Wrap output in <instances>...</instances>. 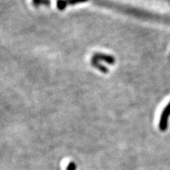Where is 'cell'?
Here are the masks:
<instances>
[{
	"label": "cell",
	"instance_id": "cell-1",
	"mask_svg": "<svg viewBox=\"0 0 170 170\" xmlns=\"http://www.w3.org/2000/svg\"><path fill=\"white\" fill-rule=\"evenodd\" d=\"M170 116V102L166 105L165 109L163 110L161 112V117H160L159 121V129L162 132H165L168 128V117Z\"/></svg>",
	"mask_w": 170,
	"mask_h": 170
},
{
	"label": "cell",
	"instance_id": "cell-2",
	"mask_svg": "<svg viewBox=\"0 0 170 170\" xmlns=\"http://www.w3.org/2000/svg\"><path fill=\"white\" fill-rule=\"evenodd\" d=\"M92 58L98 60V61H103L106 62L109 65H114L115 64V58L110 54H102V53H95L93 54Z\"/></svg>",
	"mask_w": 170,
	"mask_h": 170
},
{
	"label": "cell",
	"instance_id": "cell-3",
	"mask_svg": "<svg viewBox=\"0 0 170 170\" xmlns=\"http://www.w3.org/2000/svg\"><path fill=\"white\" fill-rule=\"evenodd\" d=\"M91 65H92L93 67L96 68V69L99 70L100 72H103V73H107L109 72V69H107V67H106L105 65H102L101 63L99 62L98 60L94 59V58H91Z\"/></svg>",
	"mask_w": 170,
	"mask_h": 170
},
{
	"label": "cell",
	"instance_id": "cell-4",
	"mask_svg": "<svg viewBox=\"0 0 170 170\" xmlns=\"http://www.w3.org/2000/svg\"><path fill=\"white\" fill-rule=\"evenodd\" d=\"M68 4V1L66 0H56V6L59 10H64Z\"/></svg>",
	"mask_w": 170,
	"mask_h": 170
},
{
	"label": "cell",
	"instance_id": "cell-5",
	"mask_svg": "<svg viewBox=\"0 0 170 170\" xmlns=\"http://www.w3.org/2000/svg\"><path fill=\"white\" fill-rule=\"evenodd\" d=\"M89 0H68V3L69 5H76V4L78 3H83V2H88Z\"/></svg>",
	"mask_w": 170,
	"mask_h": 170
},
{
	"label": "cell",
	"instance_id": "cell-6",
	"mask_svg": "<svg viewBox=\"0 0 170 170\" xmlns=\"http://www.w3.org/2000/svg\"><path fill=\"white\" fill-rule=\"evenodd\" d=\"M66 170H76V165L74 161H69L66 166Z\"/></svg>",
	"mask_w": 170,
	"mask_h": 170
},
{
	"label": "cell",
	"instance_id": "cell-7",
	"mask_svg": "<svg viewBox=\"0 0 170 170\" xmlns=\"http://www.w3.org/2000/svg\"><path fill=\"white\" fill-rule=\"evenodd\" d=\"M42 1H43V0H33V5H34V6H36V7H39L40 5H41L42 4Z\"/></svg>",
	"mask_w": 170,
	"mask_h": 170
},
{
	"label": "cell",
	"instance_id": "cell-8",
	"mask_svg": "<svg viewBox=\"0 0 170 170\" xmlns=\"http://www.w3.org/2000/svg\"><path fill=\"white\" fill-rule=\"evenodd\" d=\"M42 4H44L45 6H49L51 4V1L50 0H43Z\"/></svg>",
	"mask_w": 170,
	"mask_h": 170
}]
</instances>
